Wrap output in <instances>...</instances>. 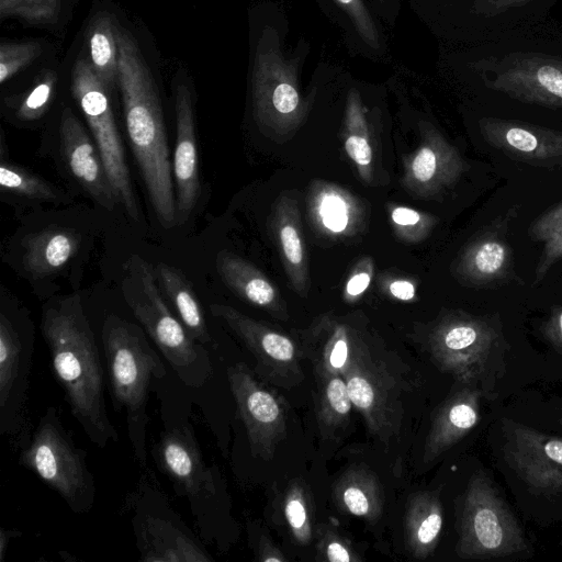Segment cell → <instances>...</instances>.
Wrapping results in <instances>:
<instances>
[{
	"instance_id": "1",
	"label": "cell",
	"mask_w": 562,
	"mask_h": 562,
	"mask_svg": "<svg viewBox=\"0 0 562 562\" xmlns=\"http://www.w3.org/2000/svg\"><path fill=\"white\" fill-rule=\"evenodd\" d=\"M438 75L465 92L562 112V22L546 19L463 45H439Z\"/></svg>"
},
{
	"instance_id": "2",
	"label": "cell",
	"mask_w": 562,
	"mask_h": 562,
	"mask_svg": "<svg viewBox=\"0 0 562 562\" xmlns=\"http://www.w3.org/2000/svg\"><path fill=\"white\" fill-rule=\"evenodd\" d=\"M290 22L282 3L263 0L249 13V99L255 123L267 135L294 133L308 112L302 86L311 43L300 36L291 43Z\"/></svg>"
},
{
	"instance_id": "3",
	"label": "cell",
	"mask_w": 562,
	"mask_h": 562,
	"mask_svg": "<svg viewBox=\"0 0 562 562\" xmlns=\"http://www.w3.org/2000/svg\"><path fill=\"white\" fill-rule=\"evenodd\" d=\"M41 331L54 376L88 439L99 448L116 442L119 434L105 405L99 348L79 300L71 297L47 306Z\"/></svg>"
},
{
	"instance_id": "4",
	"label": "cell",
	"mask_w": 562,
	"mask_h": 562,
	"mask_svg": "<svg viewBox=\"0 0 562 562\" xmlns=\"http://www.w3.org/2000/svg\"><path fill=\"white\" fill-rule=\"evenodd\" d=\"M117 82L128 139L156 216L164 227L170 228L177 223L176 192L160 101L133 38L117 29Z\"/></svg>"
},
{
	"instance_id": "5",
	"label": "cell",
	"mask_w": 562,
	"mask_h": 562,
	"mask_svg": "<svg viewBox=\"0 0 562 562\" xmlns=\"http://www.w3.org/2000/svg\"><path fill=\"white\" fill-rule=\"evenodd\" d=\"M101 339L113 406L124 412L133 456L145 469L149 389L165 378L166 367L143 330L117 316L105 319Z\"/></svg>"
},
{
	"instance_id": "6",
	"label": "cell",
	"mask_w": 562,
	"mask_h": 562,
	"mask_svg": "<svg viewBox=\"0 0 562 562\" xmlns=\"http://www.w3.org/2000/svg\"><path fill=\"white\" fill-rule=\"evenodd\" d=\"M124 299L182 384L203 386L213 375L207 350L167 307L150 266L138 256L125 263Z\"/></svg>"
},
{
	"instance_id": "7",
	"label": "cell",
	"mask_w": 562,
	"mask_h": 562,
	"mask_svg": "<svg viewBox=\"0 0 562 562\" xmlns=\"http://www.w3.org/2000/svg\"><path fill=\"white\" fill-rule=\"evenodd\" d=\"M19 464L56 492L71 512L85 514L95 502V482L87 452L78 447L56 407L41 416L20 449Z\"/></svg>"
},
{
	"instance_id": "8",
	"label": "cell",
	"mask_w": 562,
	"mask_h": 562,
	"mask_svg": "<svg viewBox=\"0 0 562 562\" xmlns=\"http://www.w3.org/2000/svg\"><path fill=\"white\" fill-rule=\"evenodd\" d=\"M139 560L143 562H210L198 538L173 510L150 475L144 474L125 498Z\"/></svg>"
},
{
	"instance_id": "9",
	"label": "cell",
	"mask_w": 562,
	"mask_h": 562,
	"mask_svg": "<svg viewBox=\"0 0 562 562\" xmlns=\"http://www.w3.org/2000/svg\"><path fill=\"white\" fill-rule=\"evenodd\" d=\"M154 459L175 492L189 502L202 537L214 538V518L225 484L218 469L205 462L192 428L180 424L165 429L154 448Z\"/></svg>"
},
{
	"instance_id": "10",
	"label": "cell",
	"mask_w": 562,
	"mask_h": 562,
	"mask_svg": "<svg viewBox=\"0 0 562 562\" xmlns=\"http://www.w3.org/2000/svg\"><path fill=\"white\" fill-rule=\"evenodd\" d=\"M34 331L26 318L0 313V435L21 449L29 440Z\"/></svg>"
},
{
	"instance_id": "11",
	"label": "cell",
	"mask_w": 562,
	"mask_h": 562,
	"mask_svg": "<svg viewBox=\"0 0 562 562\" xmlns=\"http://www.w3.org/2000/svg\"><path fill=\"white\" fill-rule=\"evenodd\" d=\"M109 86L90 63L79 58L72 70V93L89 125L120 203L137 221L139 213L109 95Z\"/></svg>"
},
{
	"instance_id": "12",
	"label": "cell",
	"mask_w": 562,
	"mask_h": 562,
	"mask_svg": "<svg viewBox=\"0 0 562 562\" xmlns=\"http://www.w3.org/2000/svg\"><path fill=\"white\" fill-rule=\"evenodd\" d=\"M227 380L255 458L270 461L286 437L284 406L244 362L227 368Z\"/></svg>"
},
{
	"instance_id": "13",
	"label": "cell",
	"mask_w": 562,
	"mask_h": 562,
	"mask_svg": "<svg viewBox=\"0 0 562 562\" xmlns=\"http://www.w3.org/2000/svg\"><path fill=\"white\" fill-rule=\"evenodd\" d=\"M210 308L213 316L225 324L252 353L258 376L288 390L304 380L300 366L302 356L290 337L232 306L212 304Z\"/></svg>"
},
{
	"instance_id": "14",
	"label": "cell",
	"mask_w": 562,
	"mask_h": 562,
	"mask_svg": "<svg viewBox=\"0 0 562 562\" xmlns=\"http://www.w3.org/2000/svg\"><path fill=\"white\" fill-rule=\"evenodd\" d=\"M344 378L352 405L362 415L368 429L387 446L397 430L393 380L373 362L366 347L351 361Z\"/></svg>"
},
{
	"instance_id": "15",
	"label": "cell",
	"mask_w": 562,
	"mask_h": 562,
	"mask_svg": "<svg viewBox=\"0 0 562 562\" xmlns=\"http://www.w3.org/2000/svg\"><path fill=\"white\" fill-rule=\"evenodd\" d=\"M420 145L404 162L403 186L411 193L430 199L451 187L464 171V161L436 126L418 122Z\"/></svg>"
},
{
	"instance_id": "16",
	"label": "cell",
	"mask_w": 562,
	"mask_h": 562,
	"mask_svg": "<svg viewBox=\"0 0 562 562\" xmlns=\"http://www.w3.org/2000/svg\"><path fill=\"white\" fill-rule=\"evenodd\" d=\"M482 137L505 154L536 165L562 162V132L514 117L483 114Z\"/></svg>"
},
{
	"instance_id": "17",
	"label": "cell",
	"mask_w": 562,
	"mask_h": 562,
	"mask_svg": "<svg viewBox=\"0 0 562 562\" xmlns=\"http://www.w3.org/2000/svg\"><path fill=\"white\" fill-rule=\"evenodd\" d=\"M324 15L338 29L352 57L385 64L391 59L386 26L367 0H314Z\"/></svg>"
},
{
	"instance_id": "18",
	"label": "cell",
	"mask_w": 562,
	"mask_h": 562,
	"mask_svg": "<svg viewBox=\"0 0 562 562\" xmlns=\"http://www.w3.org/2000/svg\"><path fill=\"white\" fill-rule=\"evenodd\" d=\"M60 145L74 178L97 203L112 211L120 201L101 154L70 109L63 113Z\"/></svg>"
},
{
	"instance_id": "19",
	"label": "cell",
	"mask_w": 562,
	"mask_h": 562,
	"mask_svg": "<svg viewBox=\"0 0 562 562\" xmlns=\"http://www.w3.org/2000/svg\"><path fill=\"white\" fill-rule=\"evenodd\" d=\"M561 0H474L456 45L470 44L549 18Z\"/></svg>"
},
{
	"instance_id": "20",
	"label": "cell",
	"mask_w": 562,
	"mask_h": 562,
	"mask_svg": "<svg viewBox=\"0 0 562 562\" xmlns=\"http://www.w3.org/2000/svg\"><path fill=\"white\" fill-rule=\"evenodd\" d=\"M175 104L177 140L172 173L176 186L177 222L182 223L194 209L200 193L193 100L187 85H177Z\"/></svg>"
},
{
	"instance_id": "21",
	"label": "cell",
	"mask_w": 562,
	"mask_h": 562,
	"mask_svg": "<svg viewBox=\"0 0 562 562\" xmlns=\"http://www.w3.org/2000/svg\"><path fill=\"white\" fill-rule=\"evenodd\" d=\"M216 268L225 284L244 301L273 317L288 319L286 305L278 289L255 266L235 254L221 251L216 257Z\"/></svg>"
},
{
	"instance_id": "22",
	"label": "cell",
	"mask_w": 562,
	"mask_h": 562,
	"mask_svg": "<svg viewBox=\"0 0 562 562\" xmlns=\"http://www.w3.org/2000/svg\"><path fill=\"white\" fill-rule=\"evenodd\" d=\"M363 348L346 326L326 322L306 335L300 352L313 363L317 379H321L334 374L344 375Z\"/></svg>"
},
{
	"instance_id": "23",
	"label": "cell",
	"mask_w": 562,
	"mask_h": 562,
	"mask_svg": "<svg viewBox=\"0 0 562 562\" xmlns=\"http://www.w3.org/2000/svg\"><path fill=\"white\" fill-rule=\"evenodd\" d=\"M272 232L294 290L301 296H306L308 290L307 262L297 205L294 200L288 196L279 200L272 217Z\"/></svg>"
},
{
	"instance_id": "24",
	"label": "cell",
	"mask_w": 562,
	"mask_h": 562,
	"mask_svg": "<svg viewBox=\"0 0 562 562\" xmlns=\"http://www.w3.org/2000/svg\"><path fill=\"white\" fill-rule=\"evenodd\" d=\"M333 498L339 510L371 524L383 513V488L376 475L362 468L349 469L335 482Z\"/></svg>"
},
{
	"instance_id": "25",
	"label": "cell",
	"mask_w": 562,
	"mask_h": 562,
	"mask_svg": "<svg viewBox=\"0 0 562 562\" xmlns=\"http://www.w3.org/2000/svg\"><path fill=\"white\" fill-rule=\"evenodd\" d=\"M442 528L441 507L428 492L415 493L408 499L404 531L408 552L424 559L434 550Z\"/></svg>"
},
{
	"instance_id": "26",
	"label": "cell",
	"mask_w": 562,
	"mask_h": 562,
	"mask_svg": "<svg viewBox=\"0 0 562 562\" xmlns=\"http://www.w3.org/2000/svg\"><path fill=\"white\" fill-rule=\"evenodd\" d=\"M510 262V249L506 241L487 235L467 248L460 258L457 272L463 281L483 285L505 277Z\"/></svg>"
},
{
	"instance_id": "27",
	"label": "cell",
	"mask_w": 562,
	"mask_h": 562,
	"mask_svg": "<svg viewBox=\"0 0 562 562\" xmlns=\"http://www.w3.org/2000/svg\"><path fill=\"white\" fill-rule=\"evenodd\" d=\"M79 243L75 232L64 228L31 235L24 241L23 266L34 276L52 273L70 260Z\"/></svg>"
},
{
	"instance_id": "28",
	"label": "cell",
	"mask_w": 562,
	"mask_h": 562,
	"mask_svg": "<svg viewBox=\"0 0 562 562\" xmlns=\"http://www.w3.org/2000/svg\"><path fill=\"white\" fill-rule=\"evenodd\" d=\"M158 273L164 291L191 337L202 345H212L213 339L209 333L203 311L184 276L176 268L165 263L159 265Z\"/></svg>"
},
{
	"instance_id": "29",
	"label": "cell",
	"mask_w": 562,
	"mask_h": 562,
	"mask_svg": "<svg viewBox=\"0 0 562 562\" xmlns=\"http://www.w3.org/2000/svg\"><path fill=\"white\" fill-rule=\"evenodd\" d=\"M416 18L438 40L439 45H456L474 0H406Z\"/></svg>"
},
{
	"instance_id": "30",
	"label": "cell",
	"mask_w": 562,
	"mask_h": 562,
	"mask_svg": "<svg viewBox=\"0 0 562 562\" xmlns=\"http://www.w3.org/2000/svg\"><path fill=\"white\" fill-rule=\"evenodd\" d=\"M89 63L97 75L112 88L117 81L120 49L117 27L108 13L98 14L88 34Z\"/></svg>"
},
{
	"instance_id": "31",
	"label": "cell",
	"mask_w": 562,
	"mask_h": 562,
	"mask_svg": "<svg viewBox=\"0 0 562 562\" xmlns=\"http://www.w3.org/2000/svg\"><path fill=\"white\" fill-rule=\"evenodd\" d=\"M281 513L293 540L307 546L314 538V503L303 481L295 479L289 483L281 497Z\"/></svg>"
},
{
	"instance_id": "32",
	"label": "cell",
	"mask_w": 562,
	"mask_h": 562,
	"mask_svg": "<svg viewBox=\"0 0 562 562\" xmlns=\"http://www.w3.org/2000/svg\"><path fill=\"white\" fill-rule=\"evenodd\" d=\"M318 381V423L322 430L333 432L347 425L353 405L344 375H327Z\"/></svg>"
},
{
	"instance_id": "33",
	"label": "cell",
	"mask_w": 562,
	"mask_h": 562,
	"mask_svg": "<svg viewBox=\"0 0 562 562\" xmlns=\"http://www.w3.org/2000/svg\"><path fill=\"white\" fill-rule=\"evenodd\" d=\"M530 234L533 239L544 243L536 271L535 281L539 282L562 257V202L538 217Z\"/></svg>"
},
{
	"instance_id": "34",
	"label": "cell",
	"mask_w": 562,
	"mask_h": 562,
	"mask_svg": "<svg viewBox=\"0 0 562 562\" xmlns=\"http://www.w3.org/2000/svg\"><path fill=\"white\" fill-rule=\"evenodd\" d=\"M476 422V413L467 403H454L449 406L442 416H438L431 428L425 446L424 461L436 458L446 447L452 435L471 428Z\"/></svg>"
},
{
	"instance_id": "35",
	"label": "cell",
	"mask_w": 562,
	"mask_h": 562,
	"mask_svg": "<svg viewBox=\"0 0 562 562\" xmlns=\"http://www.w3.org/2000/svg\"><path fill=\"white\" fill-rule=\"evenodd\" d=\"M0 186L3 191L30 199L54 202L59 200L58 192L47 181L26 169L2 161Z\"/></svg>"
},
{
	"instance_id": "36",
	"label": "cell",
	"mask_w": 562,
	"mask_h": 562,
	"mask_svg": "<svg viewBox=\"0 0 562 562\" xmlns=\"http://www.w3.org/2000/svg\"><path fill=\"white\" fill-rule=\"evenodd\" d=\"M316 560L328 562H359L362 558L351 542L328 524L315 526Z\"/></svg>"
},
{
	"instance_id": "37",
	"label": "cell",
	"mask_w": 562,
	"mask_h": 562,
	"mask_svg": "<svg viewBox=\"0 0 562 562\" xmlns=\"http://www.w3.org/2000/svg\"><path fill=\"white\" fill-rule=\"evenodd\" d=\"M61 0H0V18H16L31 24L53 23Z\"/></svg>"
},
{
	"instance_id": "38",
	"label": "cell",
	"mask_w": 562,
	"mask_h": 562,
	"mask_svg": "<svg viewBox=\"0 0 562 562\" xmlns=\"http://www.w3.org/2000/svg\"><path fill=\"white\" fill-rule=\"evenodd\" d=\"M55 83L56 77L53 72L44 74L20 100L16 116L21 121L40 119L53 100Z\"/></svg>"
},
{
	"instance_id": "39",
	"label": "cell",
	"mask_w": 562,
	"mask_h": 562,
	"mask_svg": "<svg viewBox=\"0 0 562 562\" xmlns=\"http://www.w3.org/2000/svg\"><path fill=\"white\" fill-rule=\"evenodd\" d=\"M42 53L37 42L2 43L0 46V82L10 80Z\"/></svg>"
},
{
	"instance_id": "40",
	"label": "cell",
	"mask_w": 562,
	"mask_h": 562,
	"mask_svg": "<svg viewBox=\"0 0 562 562\" xmlns=\"http://www.w3.org/2000/svg\"><path fill=\"white\" fill-rule=\"evenodd\" d=\"M348 206L347 200L336 191L324 193L318 202V214L323 225L334 233L345 231L349 222Z\"/></svg>"
},
{
	"instance_id": "41",
	"label": "cell",
	"mask_w": 562,
	"mask_h": 562,
	"mask_svg": "<svg viewBox=\"0 0 562 562\" xmlns=\"http://www.w3.org/2000/svg\"><path fill=\"white\" fill-rule=\"evenodd\" d=\"M472 526L479 542L486 549H493L502 542V529L495 514L487 508L477 510L472 518Z\"/></svg>"
},
{
	"instance_id": "42",
	"label": "cell",
	"mask_w": 562,
	"mask_h": 562,
	"mask_svg": "<svg viewBox=\"0 0 562 562\" xmlns=\"http://www.w3.org/2000/svg\"><path fill=\"white\" fill-rule=\"evenodd\" d=\"M404 0H367L374 14L391 29L400 18Z\"/></svg>"
},
{
	"instance_id": "43",
	"label": "cell",
	"mask_w": 562,
	"mask_h": 562,
	"mask_svg": "<svg viewBox=\"0 0 562 562\" xmlns=\"http://www.w3.org/2000/svg\"><path fill=\"white\" fill-rule=\"evenodd\" d=\"M255 559L261 562H283L288 561L284 553L273 543L266 533H258L254 539Z\"/></svg>"
},
{
	"instance_id": "44",
	"label": "cell",
	"mask_w": 562,
	"mask_h": 562,
	"mask_svg": "<svg viewBox=\"0 0 562 562\" xmlns=\"http://www.w3.org/2000/svg\"><path fill=\"white\" fill-rule=\"evenodd\" d=\"M392 221L400 227H412L418 225L420 222L428 220L427 216H423L419 212L404 206H397L393 209L391 213Z\"/></svg>"
},
{
	"instance_id": "45",
	"label": "cell",
	"mask_w": 562,
	"mask_h": 562,
	"mask_svg": "<svg viewBox=\"0 0 562 562\" xmlns=\"http://www.w3.org/2000/svg\"><path fill=\"white\" fill-rule=\"evenodd\" d=\"M371 281V273L364 270L358 271L348 280L346 294L351 297L360 295L367 290Z\"/></svg>"
},
{
	"instance_id": "46",
	"label": "cell",
	"mask_w": 562,
	"mask_h": 562,
	"mask_svg": "<svg viewBox=\"0 0 562 562\" xmlns=\"http://www.w3.org/2000/svg\"><path fill=\"white\" fill-rule=\"evenodd\" d=\"M392 296L401 301H411L415 296V286L409 281L395 280L389 284Z\"/></svg>"
},
{
	"instance_id": "47",
	"label": "cell",
	"mask_w": 562,
	"mask_h": 562,
	"mask_svg": "<svg viewBox=\"0 0 562 562\" xmlns=\"http://www.w3.org/2000/svg\"><path fill=\"white\" fill-rule=\"evenodd\" d=\"M22 533L14 528H0V561H4L7 549L12 539L20 537Z\"/></svg>"
},
{
	"instance_id": "48",
	"label": "cell",
	"mask_w": 562,
	"mask_h": 562,
	"mask_svg": "<svg viewBox=\"0 0 562 562\" xmlns=\"http://www.w3.org/2000/svg\"><path fill=\"white\" fill-rule=\"evenodd\" d=\"M544 451L550 459L562 464V441L551 440L547 442Z\"/></svg>"
},
{
	"instance_id": "49",
	"label": "cell",
	"mask_w": 562,
	"mask_h": 562,
	"mask_svg": "<svg viewBox=\"0 0 562 562\" xmlns=\"http://www.w3.org/2000/svg\"><path fill=\"white\" fill-rule=\"evenodd\" d=\"M558 322H559V327H560V330H561V334H562V311L558 315Z\"/></svg>"
}]
</instances>
